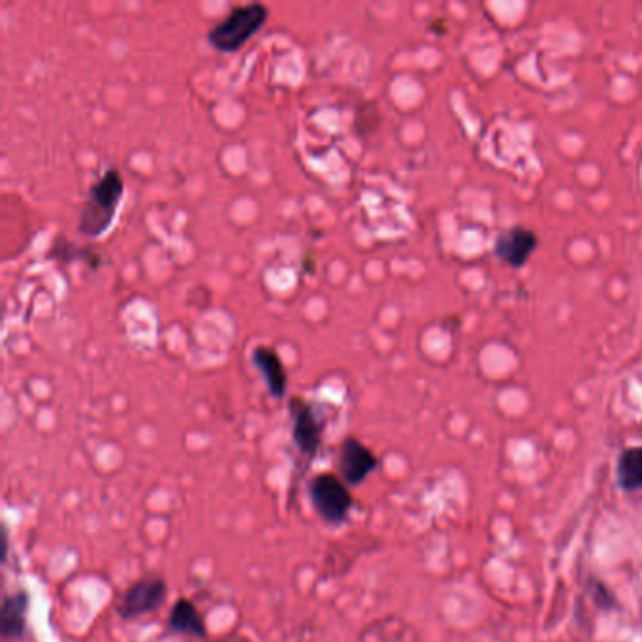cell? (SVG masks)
<instances>
[{
	"mask_svg": "<svg viewBox=\"0 0 642 642\" xmlns=\"http://www.w3.org/2000/svg\"><path fill=\"white\" fill-rule=\"evenodd\" d=\"M125 181L115 168H108L97 181L91 185L87 202L81 209L78 230L87 238L102 236L117 215V208L123 200Z\"/></svg>",
	"mask_w": 642,
	"mask_h": 642,
	"instance_id": "cell-1",
	"label": "cell"
},
{
	"mask_svg": "<svg viewBox=\"0 0 642 642\" xmlns=\"http://www.w3.org/2000/svg\"><path fill=\"white\" fill-rule=\"evenodd\" d=\"M268 17V6L262 2L236 6L221 23H217L209 31L208 42L211 48L217 51L234 53L243 48L266 25Z\"/></svg>",
	"mask_w": 642,
	"mask_h": 642,
	"instance_id": "cell-2",
	"label": "cell"
},
{
	"mask_svg": "<svg viewBox=\"0 0 642 642\" xmlns=\"http://www.w3.org/2000/svg\"><path fill=\"white\" fill-rule=\"evenodd\" d=\"M309 496L328 524H341L353 507V496L338 475L321 473L309 484Z\"/></svg>",
	"mask_w": 642,
	"mask_h": 642,
	"instance_id": "cell-3",
	"label": "cell"
},
{
	"mask_svg": "<svg viewBox=\"0 0 642 642\" xmlns=\"http://www.w3.org/2000/svg\"><path fill=\"white\" fill-rule=\"evenodd\" d=\"M168 594V586L162 578H142L132 584L119 603V616L136 620L159 610Z\"/></svg>",
	"mask_w": 642,
	"mask_h": 642,
	"instance_id": "cell-4",
	"label": "cell"
},
{
	"mask_svg": "<svg viewBox=\"0 0 642 642\" xmlns=\"http://www.w3.org/2000/svg\"><path fill=\"white\" fill-rule=\"evenodd\" d=\"M290 417H292V437L298 450L305 458H313L321 447L322 422L315 409L302 398L290 400Z\"/></svg>",
	"mask_w": 642,
	"mask_h": 642,
	"instance_id": "cell-5",
	"label": "cell"
},
{
	"mask_svg": "<svg viewBox=\"0 0 642 642\" xmlns=\"http://www.w3.org/2000/svg\"><path fill=\"white\" fill-rule=\"evenodd\" d=\"M379 466L377 456L362 441L347 437L339 449V469L343 481L351 486L366 481L371 471Z\"/></svg>",
	"mask_w": 642,
	"mask_h": 642,
	"instance_id": "cell-6",
	"label": "cell"
},
{
	"mask_svg": "<svg viewBox=\"0 0 642 642\" xmlns=\"http://www.w3.org/2000/svg\"><path fill=\"white\" fill-rule=\"evenodd\" d=\"M537 249V234L528 228L514 226L496 241V255L513 268H522Z\"/></svg>",
	"mask_w": 642,
	"mask_h": 642,
	"instance_id": "cell-7",
	"label": "cell"
},
{
	"mask_svg": "<svg viewBox=\"0 0 642 642\" xmlns=\"http://www.w3.org/2000/svg\"><path fill=\"white\" fill-rule=\"evenodd\" d=\"M253 362L262 373L270 394L275 398H283L285 392H287L289 379H287V371L283 366V360L279 358V354L275 353V349H272V347H257L253 351Z\"/></svg>",
	"mask_w": 642,
	"mask_h": 642,
	"instance_id": "cell-8",
	"label": "cell"
},
{
	"mask_svg": "<svg viewBox=\"0 0 642 642\" xmlns=\"http://www.w3.org/2000/svg\"><path fill=\"white\" fill-rule=\"evenodd\" d=\"M29 597L25 592L6 595L0 612V629L4 639H19L27 629Z\"/></svg>",
	"mask_w": 642,
	"mask_h": 642,
	"instance_id": "cell-9",
	"label": "cell"
},
{
	"mask_svg": "<svg viewBox=\"0 0 642 642\" xmlns=\"http://www.w3.org/2000/svg\"><path fill=\"white\" fill-rule=\"evenodd\" d=\"M168 626L179 635L206 637V624L189 599H179L170 612Z\"/></svg>",
	"mask_w": 642,
	"mask_h": 642,
	"instance_id": "cell-10",
	"label": "cell"
},
{
	"mask_svg": "<svg viewBox=\"0 0 642 642\" xmlns=\"http://www.w3.org/2000/svg\"><path fill=\"white\" fill-rule=\"evenodd\" d=\"M616 481L624 492H641L642 447H631L620 454L616 466Z\"/></svg>",
	"mask_w": 642,
	"mask_h": 642,
	"instance_id": "cell-11",
	"label": "cell"
}]
</instances>
